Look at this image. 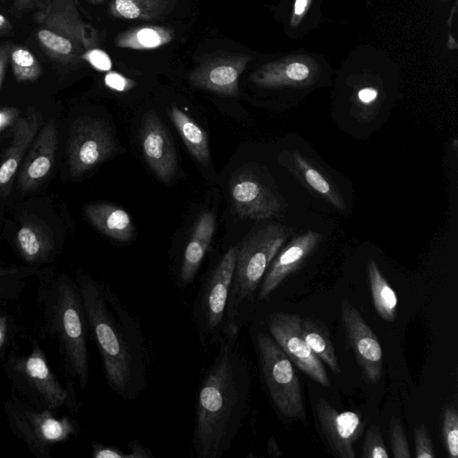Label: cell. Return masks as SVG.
I'll list each match as a JSON object with an SVG mask.
<instances>
[{
  "label": "cell",
  "mask_w": 458,
  "mask_h": 458,
  "mask_svg": "<svg viewBox=\"0 0 458 458\" xmlns=\"http://www.w3.org/2000/svg\"><path fill=\"white\" fill-rule=\"evenodd\" d=\"M267 452L271 456H281L282 453L276 442L274 437H271L267 442Z\"/></svg>",
  "instance_id": "43"
},
{
  "label": "cell",
  "mask_w": 458,
  "mask_h": 458,
  "mask_svg": "<svg viewBox=\"0 0 458 458\" xmlns=\"http://www.w3.org/2000/svg\"><path fill=\"white\" fill-rule=\"evenodd\" d=\"M118 146L109 128L100 120L83 117L71 126L67 157L71 174L80 177L110 158Z\"/></svg>",
  "instance_id": "9"
},
{
  "label": "cell",
  "mask_w": 458,
  "mask_h": 458,
  "mask_svg": "<svg viewBox=\"0 0 458 458\" xmlns=\"http://www.w3.org/2000/svg\"><path fill=\"white\" fill-rule=\"evenodd\" d=\"M130 458H153L151 451L139 440L130 441L128 444Z\"/></svg>",
  "instance_id": "41"
},
{
  "label": "cell",
  "mask_w": 458,
  "mask_h": 458,
  "mask_svg": "<svg viewBox=\"0 0 458 458\" xmlns=\"http://www.w3.org/2000/svg\"><path fill=\"white\" fill-rule=\"evenodd\" d=\"M301 319L298 314L273 312L267 322L269 335L293 364L312 380L327 387L330 386V380L323 362L311 351L301 335Z\"/></svg>",
  "instance_id": "10"
},
{
  "label": "cell",
  "mask_w": 458,
  "mask_h": 458,
  "mask_svg": "<svg viewBox=\"0 0 458 458\" xmlns=\"http://www.w3.org/2000/svg\"><path fill=\"white\" fill-rule=\"evenodd\" d=\"M308 1L309 0H295V3H294V13L296 15H301L305 9H306V6L308 4Z\"/></svg>",
  "instance_id": "44"
},
{
  "label": "cell",
  "mask_w": 458,
  "mask_h": 458,
  "mask_svg": "<svg viewBox=\"0 0 458 458\" xmlns=\"http://www.w3.org/2000/svg\"><path fill=\"white\" fill-rule=\"evenodd\" d=\"M20 118V110L8 107L0 109V131L9 125H13Z\"/></svg>",
  "instance_id": "40"
},
{
  "label": "cell",
  "mask_w": 458,
  "mask_h": 458,
  "mask_svg": "<svg viewBox=\"0 0 458 458\" xmlns=\"http://www.w3.org/2000/svg\"><path fill=\"white\" fill-rule=\"evenodd\" d=\"M37 303L41 331L55 343L66 375L85 390L89 381V330L75 278L41 274Z\"/></svg>",
  "instance_id": "3"
},
{
  "label": "cell",
  "mask_w": 458,
  "mask_h": 458,
  "mask_svg": "<svg viewBox=\"0 0 458 458\" xmlns=\"http://www.w3.org/2000/svg\"><path fill=\"white\" fill-rule=\"evenodd\" d=\"M35 0H14L13 6L19 10L29 8Z\"/></svg>",
  "instance_id": "45"
},
{
  "label": "cell",
  "mask_w": 458,
  "mask_h": 458,
  "mask_svg": "<svg viewBox=\"0 0 458 458\" xmlns=\"http://www.w3.org/2000/svg\"><path fill=\"white\" fill-rule=\"evenodd\" d=\"M140 139L149 167L162 182H170L177 169L176 152L169 131L155 113L144 114Z\"/></svg>",
  "instance_id": "14"
},
{
  "label": "cell",
  "mask_w": 458,
  "mask_h": 458,
  "mask_svg": "<svg viewBox=\"0 0 458 458\" xmlns=\"http://www.w3.org/2000/svg\"><path fill=\"white\" fill-rule=\"evenodd\" d=\"M90 445L93 458H130L128 453L112 445L91 441Z\"/></svg>",
  "instance_id": "36"
},
{
  "label": "cell",
  "mask_w": 458,
  "mask_h": 458,
  "mask_svg": "<svg viewBox=\"0 0 458 458\" xmlns=\"http://www.w3.org/2000/svg\"><path fill=\"white\" fill-rule=\"evenodd\" d=\"M12 45L5 43L0 46V87L2 85L7 64L10 60Z\"/></svg>",
  "instance_id": "42"
},
{
  "label": "cell",
  "mask_w": 458,
  "mask_h": 458,
  "mask_svg": "<svg viewBox=\"0 0 458 458\" xmlns=\"http://www.w3.org/2000/svg\"><path fill=\"white\" fill-rule=\"evenodd\" d=\"M23 279L15 276L0 277V304H7L22 295L25 286Z\"/></svg>",
  "instance_id": "34"
},
{
  "label": "cell",
  "mask_w": 458,
  "mask_h": 458,
  "mask_svg": "<svg viewBox=\"0 0 458 458\" xmlns=\"http://www.w3.org/2000/svg\"><path fill=\"white\" fill-rule=\"evenodd\" d=\"M0 304V362L3 363L10 349L18 343L22 328L16 316Z\"/></svg>",
  "instance_id": "30"
},
{
  "label": "cell",
  "mask_w": 458,
  "mask_h": 458,
  "mask_svg": "<svg viewBox=\"0 0 458 458\" xmlns=\"http://www.w3.org/2000/svg\"><path fill=\"white\" fill-rule=\"evenodd\" d=\"M362 458H389L379 428L372 425L367 430L361 450Z\"/></svg>",
  "instance_id": "32"
},
{
  "label": "cell",
  "mask_w": 458,
  "mask_h": 458,
  "mask_svg": "<svg viewBox=\"0 0 458 458\" xmlns=\"http://www.w3.org/2000/svg\"><path fill=\"white\" fill-rule=\"evenodd\" d=\"M290 233L282 225L270 224L249 233L238 244L222 336L239 333L242 307L250 301Z\"/></svg>",
  "instance_id": "5"
},
{
  "label": "cell",
  "mask_w": 458,
  "mask_h": 458,
  "mask_svg": "<svg viewBox=\"0 0 458 458\" xmlns=\"http://www.w3.org/2000/svg\"><path fill=\"white\" fill-rule=\"evenodd\" d=\"M452 141H453V148L456 152L457 148H458V140L456 138H454Z\"/></svg>",
  "instance_id": "47"
},
{
  "label": "cell",
  "mask_w": 458,
  "mask_h": 458,
  "mask_svg": "<svg viewBox=\"0 0 458 458\" xmlns=\"http://www.w3.org/2000/svg\"><path fill=\"white\" fill-rule=\"evenodd\" d=\"M280 163L309 191L337 210L345 211V203L333 181L314 163L296 150L284 151Z\"/></svg>",
  "instance_id": "18"
},
{
  "label": "cell",
  "mask_w": 458,
  "mask_h": 458,
  "mask_svg": "<svg viewBox=\"0 0 458 458\" xmlns=\"http://www.w3.org/2000/svg\"><path fill=\"white\" fill-rule=\"evenodd\" d=\"M247 58L236 55L208 61L191 75V82L197 88L222 95L234 96L238 92V80Z\"/></svg>",
  "instance_id": "17"
},
{
  "label": "cell",
  "mask_w": 458,
  "mask_h": 458,
  "mask_svg": "<svg viewBox=\"0 0 458 458\" xmlns=\"http://www.w3.org/2000/svg\"><path fill=\"white\" fill-rule=\"evenodd\" d=\"M10 23L8 19H6L2 13H0V30L5 29L9 27Z\"/></svg>",
  "instance_id": "46"
},
{
  "label": "cell",
  "mask_w": 458,
  "mask_h": 458,
  "mask_svg": "<svg viewBox=\"0 0 458 458\" xmlns=\"http://www.w3.org/2000/svg\"><path fill=\"white\" fill-rule=\"evenodd\" d=\"M442 435L449 457L458 456V413L454 407L445 410L442 421Z\"/></svg>",
  "instance_id": "31"
},
{
  "label": "cell",
  "mask_w": 458,
  "mask_h": 458,
  "mask_svg": "<svg viewBox=\"0 0 458 458\" xmlns=\"http://www.w3.org/2000/svg\"><path fill=\"white\" fill-rule=\"evenodd\" d=\"M74 278L106 381L123 401H132L148 386L150 365L141 324L108 284L81 271Z\"/></svg>",
  "instance_id": "1"
},
{
  "label": "cell",
  "mask_w": 458,
  "mask_h": 458,
  "mask_svg": "<svg viewBox=\"0 0 458 458\" xmlns=\"http://www.w3.org/2000/svg\"><path fill=\"white\" fill-rule=\"evenodd\" d=\"M230 194L233 208L242 218L269 219L281 216L284 211L281 199L250 171L233 176Z\"/></svg>",
  "instance_id": "12"
},
{
  "label": "cell",
  "mask_w": 458,
  "mask_h": 458,
  "mask_svg": "<svg viewBox=\"0 0 458 458\" xmlns=\"http://www.w3.org/2000/svg\"><path fill=\"white\" fill-rule=\"evenodd\" d=\"M170 118L190 153L202 165L209 162V146L205 131L176 106L169 111Z\"/></svg>",
  "instance_id": "23"
},
{
  "label": "cell",
  "mask_w": 458,
  "mask_h": 458,
  "mask_svg": "<svg viewBox=\"0 0 458 458\" xmlns=\"http://www.w3.org/2000/svg\"><path fill=\"white\" fill-rule=\"evenodd\" d=\"M173 38L170 30L157 26H145L119 35L116 45L132 49H151L168 43Z\"/></svg>",
  "instance_id": "26"
},
{
  "label": "cell",
  "mask_w": 458,
  "mask_h": 458,
  "mask_svg": "<svg viewBox=\"0 0 458 458\" xmlns=\"http://www.w3.org/2000/svg\"><path fill=\"white\" fill-rule=\"evenodd\" d=\"M341 319L364 379L369 383H377L383 367V352L377 336L347 299L341 302Z\"/></svg>",
  "instance_id": "11"
},
{
  "label": "cell",
  "mask_w": 458,
  "mask_h": 458,
  "mask_svg": "<svg viewBox=\"0 0 458 458\" xmlns=\"http://www.w3.org/2000/svg\"><path fill=\"white\" fill-rule=\"evenodd\" d=\"M10 60L13 73L18 81H31L39 77L41 67L29 49L23 47H12Z\"/></svg>",
  "instance_id": "29"
},
{
  "label": "cell",
  "mask_w": 458,
  "mask_h": 458,
  "mask_svg": "<svg viewBox=\"0 0 458 458\" xmlns=\"http://www.w3.org/2000/svg\"><path fill=\"white\" fill-rule=\"evenodd\" d=\"M238 248L235 245L225 252L201 284L195 300L193 318L204 346L222 337Z\"/></svg>",
  "instance_id": "8"
},
{
  "label": "cell",
  "mask_w": 458,
  "mask_h": 458,
  "mask_svg": "<svg viewBox=\"0 0 458 458\" xmlns=\"http://www.w3.org/2000/svg\"><path fill=\"white\" fill-rule=\"evenodd\" d=\"M238 334L224 335L196 394L192 449L197 458H220L231 448L247 414L250 378Z\"/></svg>",
  "instance_id": "2"
},
{
  "label": "cell",
  "mask_w": 458,
  "mask_h": 458,
  "mask_svg": "<svg viewBox=\"0 0 458 458\" xmlns=\"http://www.w3.org/2000/svg\"><path fill=\"white\" fill-rule=\"evenodd\" d=\"M415 450L417 458H435L430 434L424 424L414 428Z\"/></svg>",
  "instance_id": "35"
},
{
  "label": "cell",
  "mask_w": 458,
  "mask_h": 458,
  "mask_svg": "<svg viewBox=\"0 0 458 458\" xmlns=\"http://www.w3.org/2000/svg\"><path fill=\"white\" fill-rule=\"evenodd\" d=\"M216 219L212 212H204L198 219L182 257L180 282L182 286L192 283L209 248L215 232Z\"/></svg>",
  "instance_id": "20"
},
{
  "label": "cell",
  "mask_w": 458,
  "mask_h": 458,
  "mask_svg": "<svg viewBox=\"0 0 458 458\" xmlns=\"http://www.w3.org/2000/svg\"><path fill=\"white\" fill-rule=\"evenodd\" d=\"M2 365L14 394L28 403L55 412L63 409L70 413L79 411L72 383H61L37 338L30 339L26 350H21L18 343L13 345Z\"/></svg>",
  "instance_id": "4"
},
{
  "label": "cell",
  "mask_w": 458,
  "mask_h": 458,
  "mask_svg": "<svg viewBox=\"0 0 458 458\" xmlns=\"http://www.w3.org/2000/svg\"><path fill=\"white\" fill-rule=\"evenodd\" d=\"M105 84L116 91H126L134 86V81L115 72H109L105 76Z\"/></svg>",
  "instance_id": "38"
},
{
  "label": "cell",
  "mask_w": 458,
  "mask_h": 458,
  "mask_svg": "<svg viewBox=\"0 0 458 458\" xmlns=\"http://www.w3.org/2000/svg\"><path fill=\"white\" fill-rule=\"evenodd\" d=\"M38 272V270L33 267H5L0 263V277L15 276L25 278Z\"/></svg>",
  "instance_id": "39"
},
{
  "label": "cell",
  "mask_w": 458,
  "mask_h": 458,
  "mask_svg": "<svg viewBox=\"0 0 458 458\" xmlns=\"http://www.w3.org/2000/svg\"><path fill=\"white\" fill-rule=\"evenodd\" d=\"M390 441L394 458H411L409 445L405 437L402 421L392 417L389 426Z\"/></svg>",
  "instance_id": "33"
},
{
  "label": "cell",
  "mask_w": 458,
  "mask_h": 458,
  "mask_svg": "<svg viewBox=\"0 0 458 458\" xmlns=\"http://www.w3.org/2000/svg\"><path fill=\"white\" fill-rule=\"evenodd\" d=\"M81 57L98 71H109L112 67V61L109 55L101 49H89Z\"/></svg>",
  "instance_id": "37"
},
{
  "label": "cell",
  "mask_w": 458,
  "mask_h": 458,
  "mask_svg": "<svg viewBox=\"0 0 458 458\" xmlns=\"http://www.w3.org/2000/svg\"><path fill=\"white\" fill-rule=\"evenodd\" d=\"M321 234L309 230L295 236L273 259L258 293V300L267 298L310 257L318 246Z\"/></svg>",
  "instance_id": "15"
},
{
  "label": "cell",
  "mask_w": 458,
  "mask_h": 458,
  "mask_svg": "<svg viewBox=\"0 0 458 458\" xmlns=\"http://www.w3.org/2000/svg\"><path fill=\"white\" fill-rule=\"evenodd\" d=\"M16 246L21 259L30 266L43 264L53 257L54 240L43 226L28 221L17 232Z\"/></svg>",
  "instance_id": "22"
},
{
  "label": "cell",
  "mask_w": 458,
  "mask_h": 458,
  "mask_svg": "<svg viewBox=\"0 0 458 458\" xmlns=\"http://www.w3.org/2000/svg\"><path fill=\"white\" fill-rule=\"evenodd\" d=\"M37 38L49 55L62 62H73L83 47L72 38L44 27L38 31Z\"/></svg>",
  "instance_id": "28"
},
{
  "label": "cell",
  "mask_w": 458,
  "mask_h": 458,
  "mask_svg": "<svg viewBox=\"0 0 458 458\" xmlns=\"http://www.w3.org/2000/svg\"><path fill=\"white\" fill-rule=\"evenodd\" d=\"M3 409L12 434L36 458H52L55 445L77 437L80 431L73 417L35 407L14 394L4 398Z\"/></svg>",
  "instance_id": "6"
},
{
  "label": "cell",
  "mask_w": 458,
  "mask_h": 458,
  "mask_svg": "<svg viewBox=\"0 0 458 458\" xmlns=\"http://www.w3.org/2000/svg\"><path fill=\"white\" fill-rule=\"evenodd\" d=\"M57 131L52 119L47 120L30 146L19 174V188L30 191L49 174L57 148Z\"/></svg>",
  "instance_id": "16"
},
{
  "label": "cell",
  "mask_w": 458,
  "mask_h": 458,
  "mask_svg": "<svg viewBox=\"0 0 458 458\" xmlns=\"http://www.w3.org/2000/svg\"><path fill=\"white\" fill-rule=\"evenodd\" d=\"M317 418L330 448L340 458H355L354 444L362 435L364 423L359 413L339 411L324 399L316 404Z\"/></svg>",
  "instance_id": "13"
},
{
  "label": "cell",
  "mask_w": 458,
  "mask_h": 458,
  "mask_svg": "<svg viewBox=\"0 0 458 458\" xmlns=\"http://www.w3.org/2000/svg\"><path fill=\"white\" fill-rule=\"evenodd\" d=\"M367 272L371 296L377 313L386 322L396 318L398 299L395 292L382 275L377 262L369 259Z\"/></svg>",
  "instance_id": "24"
},
{
  "label": "cell",
  "mask_w": 458,
  "mask_h": 458,
  "mask_svg": "<svg viewBox=\"0 0 458 458\" xmlns=\"http://www.w3.org/2000/svg\"><path fill=\"white\" fill-rule=\"evenodd\" d=\"M260 374L270 400L284 417L306 423L303 394L293 362L266 333L256 336Z\"/></svg>",
  "instance_id": "7"
},
{
  "label": "cell",
  "mask_w": 458,
  "mask_h": 458,
  "mask_svg": "<svg viewBox=\"0 0 458 458\" xmlns=\"http://www.w3.org/2000/svg\"><path fill=\"white\" fill-rule=\"evenodd\" d=\"M90 223L105 235L123 242H130L134 236V225L124 209L108 203L94 202L85 208Z\"/></svg>",
  "instance_id": "21"
},
{
  "label": "cell",
  "mask_w": 458,
  "mask_h": 458,
  "mask_svg": "<svg viewBox=\"0 0 458 458\" xmlns=\"http://www.w3.org/2000/svg\"><path fill=\"white\" fill-rule=\"evenodd\" d=\"M91 3H95V4H98V3H101L103 0H88Z\"/></svg>",
  "instance_id": "48"
},
{
  "label": "cell",
  "mask_w": 458,
  "mask_h": 458,
  "mask_svg": "<svg viewBox=\"0 0 458 458\" xmlns=\"http://www.w3.org/2000/svg\"><path fill=\"white\" fill-rule=\"evenodd\" d=\"M114 16L128 20H148L161 15L167 7L166 0H111Z\"/></svg>",
  "instance_id": "27"
},
{
  "label": "cell",
  "mask_w": 458,
  "mask_h": 458,
  "mask_svg": "<svg viewBox=\"0 0 458 458\" xmlns=\"http://www.w3.org/2000/svg\"><path fill=\"white\" fill-rule=\"evenodd\" d=\"M301 331L311 351L330 368L333 373L339 375L340 365L326 328L314 319L304 318L301 319Z\"/></svg>",
  "instance_id": "25"
},
{
  "label": "cell",
  "mask_w": 458,
  "mask_h": 458,
  "mask_svg": "<svg viewBox=\"0 0 458 458\" xmlns=\"http://www.w3.org/2000/svg\"><path fill=\"white\" fill-rule=\"evenodd\" d=\"M40 124L41 116L33 109H30L24 116H20L13 124V139L0 165V193H9L17 170L26 150L37 136Z\"/></svg>",
  "instance_id": "19"
}]
</instances>
